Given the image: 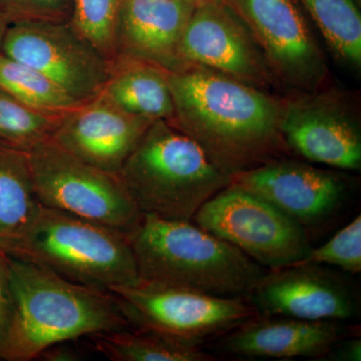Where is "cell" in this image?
<instances>
[{
  "label": "cell",
  "instance_id": "277c9868",
  "mask_svg": "<svg viewBox=\"0 0 361 361\" xmlns=\"http://www.w3.org/2000/svg\"><path fill=\"white\" fill-rule=\"evenodd\" d=\"M118 176L142 213L178 221H193L232 180L194 140L165 120L151 123Z\"/></svg>",
  "mask_w": 361,
  "mask_h": 361
},
{
  "label": "cell",
  "instance_id": "f546056e",
  "mask_svg": "<svg viewBox=\"0 0 361 361\" xmlns=\"http://www.w3.org/2000/svg\"><path fill=\"white\" fill-rule=\"evenodd\" d=\"M7 329H8V323L0 318V353L4 348V342H6Z\"/></svg>",
  "mask_w": 361,
  "mask_h": 361
},
{
  "label": "cell",
  "instance_id": "44dd1931",
  "mask_svg": "<svg viewBox=\"0 0 361 361\" xmlns=\"http://www.w3.org/2000/svg\"><path fill=\"white\" fill-rule=\"evenodd\" d=\"M330 49L348 65L361 66V14L355 0H299Z\"/></svg>",
  "mask_w": 361,
  "mask_h": 361
},
{
  "label": "cell",
  "instance_id": "4dcf8cb0",
  "mask_svg": "<svg viewBox=\"0 0 361 361\" xmlns=\"http://www.w3.org/2000/svg\"><path fill=\"white\" fill-rule=\"evenodd\" d=\"M8 23V20H7L6 18L0 16V47H1L2 40H4V35H6Z\"/></svg>",
  "mask_w": 361,
  "mask_h": 361
},
{
  "label": "cell",
  "instance_id": "7a4b0ae2",
  "mask_svg": "<svg viewBox=\"0 0 361 361\" xmlns=\"http://www.w3.org/2000/svg\"><path fill=\"white\" fill-rule=\"evenodd\" d=\"M6 256L13 315L0 360L30 361L78 337L130 329L110 291L75 283Z\"/></svg>",
  "mask_w": 361,
  "mask_h": 361
},
{
  "label": "cell",
  "instance_id": "7402d4cb",
  "mask_svg": "<svg viewBox=\"0 0 361 361\" xmlns=\"http://www.w3.org/2000/svg\"><path fill=\"white\" fill-rule=\"evenodd\" d=\"M0 89L35 110L63 115L82 103L39 71L0 52Z\"/></svg>",
  "mask_w": 361,
  "mask_h": 361
},
{
  "label": "cell",
  "instance_id": "8fae6325",
  "mask_svg": "<svg viewBox=\"0 0 361 361\" xmlns=\"http://www.w3.org/2000/svg\"><path fill=\"white\" fill-rule=\"evenodd\" d=\"M0 52L35 68L80 103L103 92L111 61L68 23H8Z\"/></svg>",
  "mask_w": 361,
  "mask_h": 361
},
{
  "label": "cell",
  "instance_id": "7c38bea8",
  "mask_svg": "<svg viewBox=\"0 0 361 361\" xmlns=\"http://www.w3.org/2000/svg\"><path fill=\"white\" fill-rule=\"evenodd\" d=\"M351 276L312 263L287 266L267 271L246 300L258 315L348 323L361 314L360 286Z\"/></svg>",
  "mask_w": 361,
  "mask_h": 361
},
{
  "label": "cell",
  "instance_id": "5b68a950",
  "mask_svg": "<svg viewBox=\"0 0 361 361\" xmlns=\"http://www.w3.org/2000/svg\"><path fill=\"white\" fill-rule=\"evenodd\" d=\"M6 255L106 291L141 281L125 233L42 205Z\"/></svg>",
  "mask_w": 361,
  "mask_h": 361
},
{
  "label": "cell",
  "instance_id": "d6a6232c",
  "mask_svg": "<svg viewBox=\"0 0 361 361\" xmlns=\"http://www.w3.org/2000/svg\"><path fill=\"white\" fill-rule=\"evenodd\" d=\"M355 1L356 2V4H360L361 0H355Z\"/></svg>",
  "mask_w": 361,
  "mask_h": 361
},
{
  "label": "cell",
  "instance_id": "1f68e13d",
  "mask_svg": "<svg viewBox=\"0 0 361 361\" xmlns=\"http://www.w3.org/2000/svg\"><path fill=\"white\" fill-rule=\"evenodd\" d=\"M191 2L195 6H204V4H218V2L223 1V0H187Z\"/></svg>",
  "mask_w": 361,
  "mask_h": 361
},
{
  "label": "cell",
  "instance_id": "4316f807",
  "mask_svg": "<svg viewBox=\"0 0 361 361\" xmlns=\"http://www.w3.org/2000/svg\"><path fill=\"white\" fill-rule=\"evenodd\" d=\"M322 360L360 361L361 339L356 334L339 339Z\"/></svg>",
  "mask_w": 361,
  "mask_h": 361
},
{
  "label": "cell",
  "instance_id": "83f0119b",
  "mask_svg": "<svg viewBox=\"0 0 361 361\" xmlns=\"http://www.w3.org/2000/svg\"><path fill=\"white\" fill-rule=\"evenodd\" d=\"M13 315V301L9 289L8 268L6 254L0 252V318L11 322Z\"/></svg>",
  "mask_w": 361,
  "mask_h": 361
},
{
  "label": "cell",
  "instance_id": "cb8c5ba5",
  "mask_svg": "<svg viewBox=\"0 0 361 361\" xmlns=\"http://www.w3.org/2000/svg\"><path fill=\"white\" fill-rule=\"evenodd\" d=\"M122 0H73L70 23L108 61L116 58V30Z\"/></svg>",
  "mask_w": 361,
  "mask_h": 361
},
{
  "label": "cell",
  "instance_id": "f1b7e54d",
  "mask_svg": "<svg viewBox=\"0 0 361 361\" xmlns=\"http://www.w3.org/2000/svg\"><path fill=\"white\" fill-rule=\"evenodd\" d=\"M39 356H44V360H59V361H71L77 360V355L73 353L68 348H56V345L47 348Z\"/></svg>",
  "mask_w": 361,
  "mask_h": 361
},
{
  "label": "cell",
  "instance_id": "ac0fdd59",
  "mask_svg": "<svg viewBox=\"0 0 361 361\" xmlns=\"http://www.w3.org/2000/svg\"><path fill=\"white\" fill-rule=\"evenodd\" d=\"M102 94L121 110L151 122L175 116L168 71L146 61L116 56Z\"/></svg>",
  "mask_w": 361,
  "mask_h": 361
},
{
  "label": "cell",
  "instance_id": "6da1fadb",
  "mask_svg": "<svg viewBox=\"0 0 361 361\" xmlns=\"http://www.w3.org/2000/svg\"><path fill=\"white\" fill-rule=\"evenodd\" d=\"M168 82L171 123L224 174L232 178L292 156L280 130L281 101L265 90L189 63L168 71Z\"/></svg>",
  "mask_w": 361,
  "mask_h": 361
},
{
  "label": "cell",
  "instance_id": "ffe728a7",
  "mask_svg": "<svg viewBox=\"0 0 361 361\" xmlns=\"http://www.w3.org/2000/svg\"><path fill=\"white\" fill-rule=\"evenodd\" d=\"M94 349L114 361H214L215 355L156 332L130 327L90 336Z\"/></svg>",
  "mask_w": 361,
  "mask_h": 361
},
{
  "label": "cell",
  "instance_id": "ba28073f",
  "mask_svg": "<svg viewBox=\"0 0 361 361\" xmlns=\"http://www.w3.org/2000/svg\"><path fill=\"white\" fill-rule=\"evenodd\" d=\"M193 222L268 271L298 264L313 248L307 232L288 216L233 184L207 201Z\"/></svg>",
  "mask_w": 361,
  "mask_h": 361
},
{
  "label": "cell",
  "instance_id": "603a6c76",
  "mask_svg": "<svg viewBox=\"0 0 361 361\" xmlns=\"http://www.w3.org/2000/svg\"><path fill=\"white\" fill-rule=\"evenodd\" d=\"M63 115L35 110L0 89V145L28 152L51 139Z\"/></svg>",
  "mask_w": 361,
  "mask_h": 361
},
{
  "label": "cell",
  "instance_id": "3957f363",
  "mask_svg": "<svg viewBox=\"0 0 361 361\" xmlns=\"http://www.w3.org/2000/svg\"><path fill=\"white\" fill-rule=\"evenodd\" d=\"M127 237L141 281L246 299L268 271L193 221L142 213Z\"/></svg>",
  "mask_w": 361,
  "mask_h": 361
},
{
  "label": "cell",
  "instance_id": "d4e9b609",
  "mask_svg": "<svg viewBox=\"0 0 361 361\" xmlns=\"http://www.w3.org/2000/svg\"><path fill=\"white\" fill-rule=\"evenodd\" d=\"M301 263L329 266L353 276L360 274L361 215L355 216L322 246L313 247L308 257Z\"/></svg>",
  "mask_w": 361,
  "mask_h": 361
},
{
  "label": "cell",
  "instance_id": "4fadbf2b",
  "mask_svg": "<svg viewBox=\"0 0 361 361\" xmlns=\"http://www.w3.org/2000/svg\"><path fill=\"white\" fill-rule=\"evenodd\" d=\"M180 58L184 65L203 66L265 92L277 84L248 28L224 1L195 7Z\"/></svg>",
  "mask_w": 361,
  "mask_h": 361
},
{
  "label": "cell",
  "instance_id": "52a82bcc",
  "mask_svg": "<svg viewBox=\"0 0 361 361\" xmlns=\"http://www.w3.org/2000/svg\"><path fill=\"white\" fill-rule=\"evenodd\" d=\"M110 292L133 329L195 348H205L258 315L246 299L209 295L174 285L140 281Z\"/></svg>",
  "mask_w": 361,
  "mask_h": 361
},
{
  "label": "cell",
  "instance_id": "9a60e30c",
  "mask_svg": "<svg viewBox=\"0 0 361 361\" xmlns=\"http://www.w3.org/2000/svg\"><path fill=\"white\" fill-rule=\"evenodd\" d=\"M348 323L257 315L207 344L205 350L233 360H322L339 339L353 336Z\"/></svg>",
  "mask_w": 361,
  "mask_h": 361
},
{
  "label": "cell",
  "instance_id": "30bf717a",
  "mask_svg": "<svg viewBox=\"0 0 361 361\" xmlns=\"http://www.w3.org/2000/svg\"><path fill=\"white\" fill-rule=\"evenodd\" d=\"M248 28L277 82L322 90L329 68L299 0H223Z\"/></svg>",
  "mask_w": 361,
  "mask_h": 361
},
{
  "label": "cell",
  "instance_id": "2e32d148",
  "mask_svg": "<svg viewBox=\"0 0 361 361\" xmlns=\"http://www.w3.org/2000/svg\"><path fill=\"white\" fill-rule=\"evenodd\" d=\"M152 123L121 110L101 92L65 114L51 139L80 160L118 175Z\"/></svg>",
  "mask_w": 361,
  "mask_h": 361
},
{
  "label": "cell",
  "instance_id": "5bb4252c",
  "mask_svg": "<svg viewBox=\"0 0 361 361\" xmlns=\"http://www.w3.org/2000/svg\"><path fill=\"white\" fill-rule=\"evenodd\" d=\"M280 130L292 155L337 170H360L357 116L334 94L302 92L281 101Z\"/></svg>",
  "mask_w": 361,
  "mask_h": 361
},
{
  "label": "cell",
  "instance_id": "e0dca14e",
  "mask_svg": "<svg viewBox=\"0 0 361 361\" xmlns=\"http://www.w3.org/2000/svg\"><path fill=\"white\" fill-rule=\"evenodd\" d=\"M195 7L187 0H122L116 56L139 59L168 71L183 68L180 40Z\"/></svg>",
  "mask_w": 361,
  "mask_h": 361
},
{
  "label": "cell",
  "instance_id": "d6986e66",
  "mask_svg": "<svg viewBox=\"0 0 361 361\" xmlns=\"http://www.w3.org/2000/svg\"><path fill=\"white\" fill-rule=\"evenodd\" d=\"M39 206L27 152L0 145V252L6 253Z\"/></svg>",
  "mask_w": 361,
  "mask_h": 361
},
{
  "label": "cell",
  "instance_id": "484cf974",
  "mask_svg": "<svg viewBox=\"0 0 361 361\" xmlns=\"http://www.w3.org/2000/svg\"><path fill=\"white\" fill-rule=\"evenodd\" d=\"M73 13V0H0V16L8 23L54 21L68 23Z\"/></svg>",
  "mask_w": 361,
  "mask_h": 361
},
{
  "label": "cell",
  "instance_id": "9c48e42d",
  "mask_svg": "<svg viewBox=\"0 0 361 361\" xmlns=\"http://www.w3.org/2000/svg\"><path fill=\"white\" fill-rule=\"evenodd\" d=\"M231 184L274 206L302 227L310 238L341 218L355 195L350 176L290 157L233 176Z\"/></svg>",
  "mask_w": 361,
  "mask_h": 361
},
{
  "label": "cell",
  "instance_id": "8992f818",
  "mask_svg": "<svg viewBox=\"0 0 361 361\" xmlns=\"http://www.w3.org/2000/svg\"><path fill=\"white\" fill-rule=\"evenodd\" d=\"M27 156L40 205L126 235L139 222L142 212L118 175L80 160L52 139L35 145Z\"/></svg>",
  "mask_w": 361,
  "mask_h": 361
}]
</instances>
